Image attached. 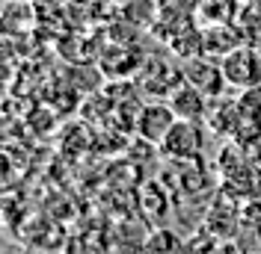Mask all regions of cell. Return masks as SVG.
<instances>
[{
	"label": "cell",
	"mask_w": 261,
	"mask_h": 254,
	"mask_svg": "<svg viewBox=\"0 0 261 254\" xmlns=\"http://www.w3.org/2000/svg\"><path fill=\"white\" fill-rule=\"evenodd\" d=\"M161 154L175 163H190V160L202 157L205 151V130L202 121H190V118H175V124L166 130L161 139Z\"/></svg>",
	"instance_id": "1"
},
{
	"label": "cell",
	"mask_w": 261,
	"mask_h": 254,
	"mask_svg": "<svg viewBox=\"0 0 261 254\" xmlns=\"http://www.w3.org/2000/svg\"><path fill=\"white\" fill-rule=\"evenodd\" d=\"M223 77H226L228 89L234 92H244V89H252V86H261V56L255 45H241L234 48L231 53H226L223 59Z\"/></svg>",
	"instance_id": "2"
},
{
	"label": "cell",
	"mask_w": 261,
	"mask_h": 254,
	"mask_svg": "<svg viewBox=\"0 0 261 254\" xmlns=\"http://www.w3.org/2000/svg\"><path fill=\"white\" fill-rule=\"evenodd\" d=\"M184 83L196 86L199 92H205L211 101L214 98H223V89L228 86L226 77H223L220 59H214L208 53L193 56V59H184Z\"/></svg>",
	"instance_id": "3"
},
{
	"label": "cell",
	"mask_w": 261,
	"mask_h": 254,
	"mask_svg": "<svg viewBox=\"0 0 261 254\" xmlns=\"http://www.w3.org/2000/svg\"><path fill=\"white\" fill-rule=\"evenodd\" d=\"M175 110L169 107V101L166 104H148V107H143L140 110V115H137V133L146 139V142L151 145H161V139L166 136V130L175 124Z\"/></svg>",
	"instance_id": "4"
},
{
	"label": "cell",
	"mask_w": 261,
	"mask_h": 254,
	"mask_svg": "<svg viewBox=\"0 0 261 254\" xmlns=\"http://www.w3.org/2000/svg\"><path fill=\"white\" fill-rule=\"evenodd\" d=\"M241 45H246V36L234 21L231 24H205V30H202V48L214 59H223L226 53H231Z\"/></svg>",
	"instance_id": "5"
},
{
	"label": "cell",
	"mask_w": 261,
	"mask_h": 254,
	"mask_svg": "<svg viewBox=\"0 0 261 254\" xmlns=\"http://www.w3.org/2000/svg\"><path fill=\"white\" fill-rule=\"evenodd\" d=\"M208 104H211V98L205 92H199L196 86H190V83H181L169 95V107L175 110V115L190 118V121H205L208 118Z\"/></svg>",
	"instance_id": "6"
},
{
	"label": "cell",
	"mask_w": 261,
	"mask_h": 254,
	"mask_svg": "<svg viewBox=\"0 0 261 254\" xmlns=\"http://www.w3.org/2000/svg\"><path fill=\"white\" fill-rule=\"evenodd\" d=\"M238 112H241L238 130L261 133V86H252V89L238 92ZM238 130H234V133H238Z\"/></svg>",
	"instance_id": "7"
},
{
	"label": "cell",
	"mask_w": 261,
	"mask_h": 254,
	"mask_svg": "<svg viewBox=\"0 0 261 254\" xmlns=\"http://www.w3.org/2000/svg\"><path fill=\"white\" fill-rule=\"evenodd\" d=\"M241 12V0H199L196 15L205 24H231Z\"/></svg>",
	"instance_id": "8"
},
{
	"label": "cell",
	"mask_w": 261,
	"mask_h": 254,
	"mask_svg": "<svg viewBox=\"0 0 261 254\" xmlns=\"http://www.w3.org/2000/svg\"><path fill=\"white\" fill-rule=\"evenodd\" d=\"M143 254H184V239L169 228H158L148 234Z\"/></svg>",
	"instance_id": "9"
},
{
	"label": "cell",
	"mask_w": 261,
	"mask_h": 254,
	"mask_svg": "<svg viewBox=\"0 0 261 254\" xmlns=\"http://www.w3.org/2000/svg\"><path fill=\"white\" fill-rule=\"evenodd\" d=\"M217 245H220V237L208 228H202L190 239H184V254H217Z\"/></svg>",
	"instance_id": "10"
},
{
	"label": "cell",
	"mask_w": 261,
	"mask_h": 254,
	"mask_svg": "<svg viewBox=\"0 0 261 254\" xmlns=\"http://www.w3.org/2000/svg\"><path fill=\"white\" fill-rule=\"evenodd\" d=\"M217 254H241V248H234L228 239H220V245H217Z\"/></svg>",
	"instance_id": "11"
},
{
	"label": "cell",
	"mask_w": 261,
	"mask_h": 254,
	"mask_svg": "<svg viewBox=\"0 0 261 254\" xmlns=\"http://www.w3.org/2000/svg\"><path fill=\"white\" fill-rule=\"evenodd\" d=\"M255 50H258V56H261V36L255 39Z\"/></svg>",
	"instance_id": "12"
}]
</instances>
